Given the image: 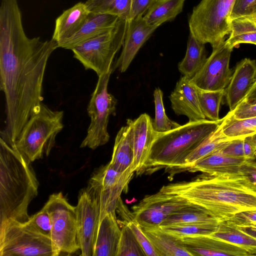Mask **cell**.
Returning <instances> with one entry per match:
<instances>
[{
  "mask_svg": "<svg viewBox=\"0 0 256 256\" xmlns=\"http://www.w3.org/2000/svg\"><path fill=\"white\" fill-rule=\"evenodd\" d=\"M57 48L52 38L27 36L17 0H0V88L5 96L6 118L0 138L12 148L42 103L46 68Z\"/></svg>",
  "mask_w": 256,
  "mask_h": 256,
  "instance_id": "1",
  "label": "cell"
},
{
  "mask_svg": "<svg viewBox=\"0 0 256 256\" xmlns=\"http://www.w3.org/2000/svg\"><path fill=\"white\" fill-rule=\"evenodd\" d=\"M161 192L179 196L220 221L256 210V187L238 174L198 176L194 180L168 184Z\"/></svg>",
  "mask_w": 256,
  "mask_h": 256,
  "instance_id": "2",
  "label": "cell"
},
{
  "mask_svg": "<svg viewBox=\"0 0 256 256\" xmlns=\"http://www.w3.org/2000/svg\"><path fill=\"white\" fill-rule=\"evenodd\" d=\"M30 164L0 138V222L28 220V207L38 186Z\"/></svg>",
  "mask_w": 256,
  "mask_h": 256,
  "instance_id": "3",
  "label": "cell"
},
{
  "mask_svg": "<svg viewBox=\"0 0 256 256\" xmlns=\"http://www.w3.org/2000/svg\"><path fill=\"white\" fill-rule=\"evenodd\" d=\"M207 119L188 122L168 132L158 133L154 141L142 174H150L168 168L173 174L180 172L188 156L224 120Z\"/></svg>",
  "mask_w": 256,
  "mask_h": 256,
  "instance_id": "4",
  "label": "cell"
},
{
  "mask_svg": "<svg viewBox=\"0 0 256 256\" xmlns=\"http://www.w3.org/2000/svg\"><path fill=\"white\" fill-rule=\"evenodd\" d=\"M63 117V111L52 110L42 103L24 125L12 148L30 162L48 156L64 128Z\"/></svg>",
  "mask_w": 256,
  "mask_h": 256,
  "instance_id": "5",
  "label": "cell"
},
{
  "mask_svg": "<svg viewBox=\"0 0 256 256\" xmlns=\"http://www.w3.org/2000/svg\"><path fill=\"white\" fill-rule=\"evenodd\" d=\"M235 0H202L193 8L188 20L191 33L198 41L212 48L230 32V16Z\"/></svg>",
  "mask_w": 256,
  "mask_h": 256,
  "instance_id": "6",
  "label": "cell"
},
{
  "mask_svg": "<svg viewBox=\"0 0 256 256\" xmlns=\"http://www.w3.org/2000/svg\"><path fill=\"white\" fill-rule=\"evenodd\" d=\"M128 22L120 18L113 28L76 46L72 50L74 57L98 76L112 71L113 60L123 45Z\"/></svg>",
  "mask_w": 256,
  "mask_h": 256,
  "instance_id": "7",
  "label": "cell"
},
{
  "mask_svg": "<svg viewBox=\"0 0 256 256\" xmlns=\"http://www.w3.org/2000/svg\"><path fill=\"white\" fill-rule=\"evenodd\" d=\"M50 237L27 222L12 219L0 222V256H58Z\"/></svg>",
  "mask_w": 256,
  "mask_h": 256,
  "instance_id": "8",
  "label": "cell"
},
{
  "mask_svg": "<svg viewBox=\"0 0 256 256\" xmlns=\"http://www.w3.org/2000/svg\"><path fill=\"white\" fill-rule=\"evenodd\" d=\"M112 71L98 76V80L87 108L90 122L86 136L80 147L95 150L109 140L108 124L110 115L116 112L117 100L108 92Z\"/></svg>",
  "mask_w": 256,
  "mask_h": 256,
  "instance_id": "9",
  "label": "cell"
},
{
  "mask_svg": "<svg viewBox=\"0 0 256 256\" xmlns=\"http://www.w3.org/2000/svg\"><path fill=\"white\" fill-rule=\"evenodd\" d=\"M44 207L50 216V238L58 255L77 252L80 246L75 206L69 204L62 192H58L50 196Z\"/></svg>",
  "mask_w": 256,
  "mask_h": 256,
  "instance_id": "10",
  "label": "cell"
},
{
  "mask_svg": "<svg viewBox=\"0 0 256 256\" xmlns=\"http://www.w3.org/2000/svg\"><path fill=\"white\" fill-rule=\"evenodd\" d=\"M134 173L132 168L120 172L108 163L93 174L86 190L97 202L100 220L108 213H116L121 194L126 190Z\"/></svg>",
  "mask_w": 256,
  "mask_h": 256,
  "instance_id": "11",
  "label": "cell"
},
{
  "mask_svg": "<svg viewBox=\"0 0 256 256\" xmlns=\"http://www.w3.org/2000/svg\"><path fill=\"white\" fill-rule=\"evenodd\" d=\"M232 50L224 40L213 48L211 54L203 66L190 78L192 82L198 88L203 90H225L234 72L230 68Z\"/></svg>",
  "mask_w": 256,
  "mask_h": 256,
  "instance_id": "12",
  "label": "cell"
},
{
  "mask_svg": "<svg viewBox=\"0 0 256 256\" xmlns=\"http://www.w3.org/2000/svg\"><path fill=\"white\" fill-rule=\"evenodd\" d=\"M186 200L160 190L144 196L132 208V213L142 228L160 226L172 214L190 204Z\"/></svg>",
  "mask_w": 256,
  "mask_h": 256,
  "instance_id": "13",
  "label": "cell"
},
{
  "mask_svg": "<svg viewBox=\"0 0 256 256\" xmlns=\"http://www.w3.org/2000/svg\"><path fill=\"white\" fill-rule=\"evenodd\" d=\"M75 209L77 238L81 256H93L94 240L100 220L98 204L85 190L80 194Z\"/></svg>",
  "mask_w": 256,
  "mask_h": 256,
  "instance_id": "14",
  "label": "cell"
},
{
  "mask_svg": "<svg viewBox=\"0 0 256 256\" xmlns=\"http://www.w3.org/2000/svg\"><path fill=\"white\" fill-rule=\"evenodd\" d=\"M158 27L148 24L143 16L130 20L122 52L112 70L118 68L121 72L126 71L140 49Z\"/></svg>",
  "mask_w": 256,
  "mask_h": 256,
  "instance_id": "15",
  "label": "cell"
},
{
  "mask_svg": "<svg viewBox=\"0 0 256 256\" xmlns=\"http://www.w3.org/2000/svg\"><path fill=\"white\" fill-rule=\"evenodd\" d=\"M130 120L133 130L134 148L132 168L138 176L142 174L152 144L158 133L154 130L152 120L146 114H142L134 120Z\"/></svg>",
  "mask_w": 256,
  "mask_h": 256,
  "instance_id": "16",
  "label": "cell"
},
{
  "mask_svg": "<svg viewBox=\"0 0 256 256\" xmlns=\"http://www.w3.org/2000/svg\"><path fill=\"white\" fill-rule=\"evenodd\" d=\"M170 100L175 114L186 116L188 122L206 119L200 107L198 88L190 78L184 76L180 78L170 96Z\"/></svg>",
  "mask_w": 256,
  "mask_h": 256,
  "instance_id": "17",
  "label": "cell"
},
{
  "mask_svg": "<svg viewBox=\"0 0 256 256\" xmlns=\"http://www.w3.org/2000/svg\"><path fill=\"white\" fill-rule=\"evenodd\" d=\"M181 239L192 256H252L244 249L210 235H196Z\"/></svg>",
  "mask_w": 256,
  "mask_h": 256,
  "instance_id": "18",
  "label": "cell"
},
{
  "mask_svg": "<svg viewBox=\"0 0 256 256\" xmlns=\"http://www.w3.org/2000/svg\"><path fill=\"white\" fill-rule=\"evenodd\" d=\"M256 80V61L244 58L237 63L231 80L225 89L230 111L242 101Z\"/></svg>",
  "mask_w": 256,
  "mask_h": 256,
  "instance_id": "19",
  "label": "cell"
},
{
  "mask_svg": "<svg viewBox=\"0 0 256 256\" xmlns=\"http://www.w3.org/2000/svg\"><path fill=\"white\" fill-rule=\"evenodd\" d=\"M90 11L85 2H79L64 10L57 18L52 38L58 48L74 36L82 28Z\"/></svg>",
  "mask_w": 256,
  "mask_h": 256,
  "instance_id": "20",
  "label": "cell"
},
{
  "mask_svg": "<svg viewBox=\"0 0 256 256\" xmlns=\"http://www.w3.org/2000/svg\"><path fill=\"white\" fill-rule=\"evenodd\" d=\"M120 235L116 213L106 214L99 220L93 256H116Z\"/></svg>",
  "mask_w": 256,
  "mask_h": 256,
  "instance_id": "21",
  "label": "cell"
},
{
  "mask_svg": "<svg viewBox=\"0 0 256 256\" xmlns=\"http://www.w3.org/2000/svg\"><path fill=\"white\" fill-rule=\"evenodd\" d=\"M120 19L116 16L90 12L80 30L60 48L72 50L85 42L113 28Z\"/></svg>",
  "mask_w": 256,
  "mask_h": 256,
  "instance_id": "22",
  "label": "cell"
},
{
  "mask_svg": "<svg viewBox=\"0 0 256 256\" xmlns=\"http://www.w3.org/2000/svg\"><path fill=\"white\" fill-rule=\"evenodd\" d=\"M246 161V157L230 156L218 150L197 161L186 170L210 175L238 174Z\"/></svg>",
  "mask_w": 256,
  "mask_h": 256,
  "instance_id": "23",
  "label": "cell"
},
{
  "mask_svg": "<svg viewBox=\"0 0 256 256\" xmlns=\"http://www.w3.org/2000/svg\"><path fill=\"white\" fill-rule=\"evenodd\" d=\"M134 160L133 130L130 120L128 119L126 125L122 127L116 136L109 164L116 170L124 172L132 168Z\"/></svg>",
  "mask_w": 256,
  "mask_h": 256,
  "instance_id": "24",
  "label": "cell"
},
{
  "mask_svg": "<svg viewBox=\"0 0 256 256\" xmlns=\"http://www.w3.org/2000/svg\"><path fill=\"white\" fill-rule=\"evenodd\" d=\"M142 229L159 256H192L181 238L166 232L160 226Z\"/></svg>",
  "mask_w": 256,
  "mask_h": 256,
  "instance_id": "25",
  "label": "cell"
},
{
  "mask_svg": "<svg viewBox=\"0 0 256 256\" xmlns=\"http://www.w3.org/2000/svg\"><path fill=\"white\" fill-rule=\"evenodd\" d=\"M224 118L216 129L210 134L186 158L185 165L180 172H184L196 162L203 158L220 150L232 140L223 132V127L227 118Z\"/></svg>",
  "mask_w": 256,
  "mask_h": 256,
  "instance_id": "26",
  "label": "cell"
},
{
  "mask_svg": "<svg viewBox=\"0 0 256 256\" xmlns=\"http://www.w3.org/2000/svg\"><path fill=\"white\" fill-rule=\"evenodd\" d=\"M204 45L190 33L185 56L178 64L184 76L192 78L203 66L207 58Z\"/></svg>",
  "mask_w": 256,
  "mask_h": 256,
  "instance_id": "27",
  "label": "cell"
},
{
  "mask_svg": "<svg viewBox=\"0 0 256 256\" xmlns=\"http://www.w3.org/2000/svg\"><path fill=\"white\" fill-rule=\"evenodd\" d=\"M185 0H154L143 16L151 25L160 26L174 20L183 9Z\"/></svg>",
  "mask_w": 256,
  "mask_h": 256,
  "instance_id": "28",
  "label": "cell"
},
{
  "mask_svg": "<svg viewBox=\"0 0 256 256\" xmlns=\"http://www.w3.org/2000/svg\"><path fill=\"white\" fill-rule=\"evenodd\" d=\"M210 236L236 245L256 256V238L238 230L227 221H221L216 230Z\"/></svg>",
  "mask_w": 256,
  "mask_h": 256,
  "instance_id": "29",
  "label": "cell"
},
{
  "mask_svg": "<svg viewBox=\"0 0 256 256\" xmlns=\"http://www.w3.org/2000/svg\"><path fill=\"white\" fill-rule=\"evenodd\" d=\"M220 222L199 206L190 202L188 206L172 214L162 223L160 226L194 222L218 224Z\"/></svg>",
  "mask_w": 256,
  "mask_h": 256,
  "instance_id": "30",
  "label": "cell"
},
{
  "mask_svg": "<svg viewBox=\"0 0 256 256\" xmlns=\"http://www.w3.org/2000/svg\"><path fill=\"white\" fill-rule=\"evenodd\" d=\"M230 34L226 42L232 48L244 43L256 45V22L244 18L232 19Z\"/></svg>",
  "mask_w": 256,
  "mask_h": 256,
  "instance_id": "31",
  "label": "cell"
},
{
  "mask_svg": "<svg viewBox=\"0 0 256 256\" xmlns=\"http://www.w3.org/2000/svg\"><path fill=\"white\" fill-rule=\"evenodd\" d=\"M85 4L91 12L112 14L130 20L132 0H87Z\"/></svg>",
  "mask_w": 256,
  "mask_h": 256,
  "instance_id": "32",
  "label": "cell"
},
{
  "mask_svg": "<svg viewBox=\"0 0 256 256\" xmlns=\"http://www.w3.org/2000/svg\"><path fill=\"white\" fill-rule=\"evenodd\" d=\"M116 211L120 216L122 222L126 224L134 234L138 242L147 256H159L156 249L143 232L141 226L120 198L117 204Z\"/></svg>",
  "mask_w": 256,
  "mask_h": 256,
  "instance_id": "33",
  "label": "cell"
},
{
  "mask_svg": "<svg viewBox=\"0 0 256 256\" xmlns=\"http://www.w3.org/2000/svg\"><path fill=\"white\" fill-rule=\"evenodd\" d=\"M223 127L224 134L232 140L244 138L256 134V116L237 120L232 116V110L227 114Z\"/></svg>",
  "mask_w": 256,
  "mask_h": 256,
  "instance_id": "34",
  "label": "cell"
},
{
  "mask_svg": "<svg viewBox=\"0 0 256 256\" xmlns=\"http://www.w3.org/2000/svg\"><path fill=\"white\" fill-rule=\"evenodd\" d=\"M198 95L202 112L206 118L214 121L219 120L220 108L225 96V90H206L198 88Z\"/></svg>",
  "mask_w": 256,
  "mask_h": 256,
  "instance_id": "35",
  "label": "cell"
},
{
  "mask_svg": "<svg viewBox=\"0 0 256 256\" xmlns=\"http://www.w3.org/2000/svg\"><path fill=\"white\" fill-rule=\"evenodd\" d=\"M218 224L194 222L172 224L160 227L166 232L181 238L196 235H210L216 230Z\"/></svg>",
  "mask_w": 256,
  "mask_h": 256,
  "instance_id": "36",
  "label": "cell"
},
{
  "mask_svg": "<svg viewBox=\"0 0 256 256\" xmlns=\"http://www.w3.org/2000/svg\"><path fill=\"white\" fill-rule=\"evenodd\" d=\"M121 228V235L116 256H146L143 248L129 226L118 221Z\"/></svg>",
  "mask_w": 256,
  "mask_h": 256,
  "instance_id": "37",
  "label": "cell"
},
{
  "mask_svg": "<svg viewBox=\"0 0 256 256\" xmlns=\"http://www.w3.org/2000/svg\"><path fill=\"white\" fill-rule=\"evenodd\" d=\"M155 104V118L152 121L154 130L158 133H163L176 128L180 125L172 120L166 116L163 103V93L159 88L154 92Z\"/></svg>",
  "mask_w": 256,
  "mask_h": 256,
  "instance_id": "38",
  "label": "cell"
},
{
  "mask_svg": "<svg viewBox=\"0 0 256 256\" xmlns=\"http://www.w3.org/2000/svg\"><path fill=\"white\" fill-rule=\"evenodd\" d=\"M238 18L256 20V0H235L230 20Z\"/></svg>",
  "mask_w": 256,
  "mask_h": 256,
  "instance_id": "39",
  "label": "cell"
},
{
  "mask_svg": "<svg viewBox=\"0 0 256 256\" xmlns=\"http://www.w3.org/2000/svg\"><path fill=\"white\" fill-rule=\"evenodd\" d=\"M26 222L36 232L50 237L51 220L49 214L44 207L38 212L30 216Z\"/></svg>",
  "mask_w": 256,
  "mask_h": 256,
  "instance_id": "40",
  "label": "cell"
},
{
  "mask_svg": "<svg viewBox=\"0 0 256 256\" xmlns=\"http://www.w3.org/2000/svg\"><path fill=\"white\" fill-rule=\"evenodd\" d=\"M244 138L233 139L219 151L222 154L232 157H245L244 150Z\"/></svg>",
  "mask_w": 256,
  "mask_h": 256,
  "instance_id": "41",
  "label": "cell"
},
{
  "mask_svg": "<svg viewBox=\"0 0 256 256\" xmlns=\"http://www.w3.org/2000/svg\"><path fill=\"white\" fill-rule=\"evenodd\" d=\"M232 116L237 120L256 116V104L240 102L232 110Z\"/></svg>",
  "mask_w": 256,
  "mask_h": 256,
  "instance_id": "42",
  "label": "cell"
},
{
  "mask_svg": "<svg viewBox=\"0 0 256 256\" xmlns=\"http://www.w3.org/2000/svg\"><path fill=\"white\" fill-rule=\"evenodd\" d=\"M154 0H132L130 20L143 16Z\"/></svg>",
  "mask_w": 256,
  "mask_h": 256,
  "instance_id": "43",
  "label": "cell"
},
{
  "mask_svg": "<svg viewBox=\"0 0 256 256\" xmlns=\"http://www.w3.org/2000/svg\"><path fill=\"white\" fill-rule=\"evenodd\" d=\"M226 221L238 226H244L251 222H256V210L238 212Z\"/></svg>",
  "mask_w": 256,
  "mask_h": 256,
  "instance_id": "44",
  "label": "cell"
},
{
  "mask_svg": "<svg viewBox=\"0 0 256 256\" xmlns=\"http://www.w3.org/2000/svg\"><path fill=\"white\" fill-rule=\"evenodd\" d=\"M244 156L247 160H252L256 158V148L252 140V136L244 138Z\"/></svg>",
  "mask_w": 256,
  "mask_h": 256,
  "instance_id": "45",
  "label": "cell"
},
{
  "mask_svg": "<svg viewBox=\"0 0 256 256\" xmlns=\"http://www.w3.org/2000/svg\"><path fill=\"white\" fill-rule=\"evenodd\" d=\"M247 162V161H246ZM240 172L256 187V168L246 162L241 167Z\"/></svg>",
  "mask_w": 256,
  "mask_h": 256,
  "instance_id": "46",
  "label": "cell"
},
{
  "mask_svg": "<svg viewBox=\"0 0 256 256\" xmlns=\"http://www.w3.org/2000/svg\"><path fill=\"white\" fill-rule=\"evenodd\" d=\"M242 102L248 104H256V80Z\"/></svg>",
  "mask_w": 256,
  "mask_h": 256,
  "instance_id": "47",
  "label": "cell"
},
{
  "mask_svg": "<svg viewBox=\"0 0 256 256\" xmlns=\"http://www.w3.org/2000/svg\"><path fill=\"white\" fill-rule=\"evenodd\" d=\"M230 223V222H229ZM242 232L256 238V228L248 226H238L232 224Z\"/></svg>",
  "mask_w": 256,
  "mask_h": 256,
  "instance_id": "48",
  "label": "cell"
},
{
  "mask_svg": "<svg viewBox=\"0 0 256 256\" xmlns=\"http://www.w3.org/2000/svg\"><path fill=\"white\" fill-rule=\"evenodd\" d=\"M246 162L256 168V158L252 160H247Z\"/></svg>",
  "mask_w": 256,
  "mask_h": 256,
  "instance_id": "49",
  "label": "cell"
},
{
  "mask_svg": "<svg viewBox=\"0 0 256 256\" xmlns=\"http://www.w3.org/2000/svg\"><path fill=\"white\" fill-rule=\"evenodd\" d=\"M252 140L254 144V146L256 148V134H255L253 135H252Z\"/></svg>",
  "mask_w": 256,
  "mask_h": 256,
  "instance_id": "50",
  "label": "cell"
},
{
  "mask_svg": "<svg viewBox=\"0 0 256 256\" xmlns=\"http://www.w3.org/2000/svg\"><path fill=\"white\" fill-rule=\"evenodd\" d=\"M244 226H252L256 228V222H250L248 224H247L246 225H244Z\"/></svg>",
  "mask_w": 256,
  "mask_h": 256,
  "instance_id": "51",
  "label": "cell"
},
{
  "mask_svg": "<svg viewBox=\"0 0 256 256\" xmlns=\"http://www.w3.org/2000/svg\"></svg>",
  "mask_w": 256,
  "mask_h": 256,
  "instance_id": "52",
  "label": "cell"
}]
</instances>
